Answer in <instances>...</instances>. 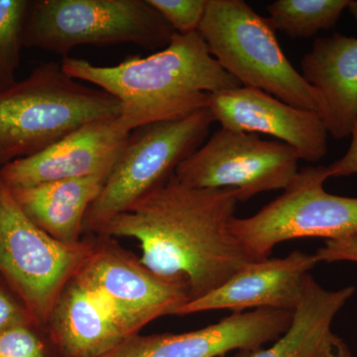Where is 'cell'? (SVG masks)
<instances>
[{
    "instance_id": "obj_1",
    "label": "cell",
    "mask_w": 357,
    "mask_h": 357,
    "mask_svg": "<svg viewBox=\"0 0 357 357\" xmlns=\"http://www.w3.org/2000/svg\"><path fill=\"white\" fill-rule=\"evenodd\" d=\"M238 203L236 189L188 187L173 176L96 234L135 239L148 269L184 281L198 299L252 261L230 232Z\"/></svg>"
},
{
    "instance_id": "obj_2",
    "label": "cell",
    "mask_w": 357,
    "mask_h": 357,
    "mask_svg": "<svg viewBox=\"0 0 357 357\" xmlns=\"http://www.w3.org/2000/svg\"><path fill=\"white\" fill-rule=\"evenodd\" d=\"M73 79L95 84L121 105L130 131L155 122L178 121L208 107V95L241 86L211 55L198 31L175 33L166 48L148 57H128L110 67L63 58Z\"/></svg>"
},
{
    "instance_id": "obj_3",
    "label": "cell",
    "mask_w": 357,
    "mask_h": 357,
    "mask_svg": "<svg viewBox=\"0 0 357 357\" xmlns=\"http://www.w3.org/2000/svg\"><path fill=\"white\" fill-rule=\"evenodd\" d=\"M121 105L100 89L43 63L0 93V167L41 152L96 119L119 116Z\"/></svg>"
},
{
    "instance_id": "obj_4",
    "label": "cell",
    "mask_w": 357,
    "mask_h": 357,
    "mask_svg": "<svg viewBox=\"0 0 357 357\" xmlns=\"http://www.w3.org/2000/svg\"><path fill=\"white\" fill-rule=\"evenodd\" d=\"M198 32L211 55L241 86L321 114V98L289 62L269 20L243 0H208Z\"/></svg>"
},
{
    "instance_id": "obj_5",
    "label": "cell",
    "mask_w": 357,
    "mask_h": 357,
    "mask_svg": "<svg viewBox=\"0 0 357 357\" xmlns=\"http://www.w3.org/2000/svg\"><path fill=\"white\" fill-rule=\"evenodd\" d=\"M175 33L148 0H35L23 45L66 58L79 46L133 44L162 50Z\"/></svg>"
},
{
    "instance_id": "obj_6",
    "label": "cell",
    "mask_w": 357,
    "mask_h": 357,
    "mask_svg": "<svg viewBox=\"0 0 357 357\" xmlns=\"http://www.w3.org/2000/svg\"><path fill=\"white\" fill-rule=\"evenodd\" d=\"M95 246L70 245L39 229L21 210L0 177V274L22 301L35 326H48L68 284Z\"/></svg>"
},
{
    "instance_id": "obj_7",
    "label": "cell",
    "mask_w": 357,
    "mask_h": 357,
    "mask_svg": "<svg viewBox=\"0 0 357 357\" xmlns=\"http://www.w3.org/2000/svg\"><path fill=\"white\" fill-rule=\"evenodd\" d=\"M215 117L208 107L178 121L155 122L129 134L100 194L89 206L84 231L105 223L165 185L204 144Z\"/></svg>"
},
{
    "instance_id": "obj_8",
    "label": "cell",
    "mask_w": 357,
    "mask_h": 357,
    "mask_svg": "<svg viewBox=\"0 0 357 357\" xmlns=\"http://www.w3.org/2000/svg\"><path fill=\"white\" fill-rule=\"evenodd\" d=\"M328 178L326 167H305L255 215L232 218L230 232L252 261L267 259L277 244L290 239L331 241L356 234L357 198L325 191Z\"/></svg>"
},
{
    "instance_id": "obj_9",
    "label": "cell",
    "mask_w": 357,
    "mask_h": 357,
    "mask_svg": "<svg viewBox=\"0 0 357 357\" xmlns=\"http://www.w3.org/2000/svg\"><path fill=\"white\" fill-rule=\"evenodd\" d=\"M300 160L296 149L282 141L220 128L178 166L174 177L198 189H236L241 203L285 190L299 172Z\"/></svg>"
},
{
    "instance_id": "obj_10",
    "label": "cell",
    "mask_w": 357,
    "mask_h": 357,
    "mask_svg": "<svg viewBox=\"0 0 357 357\" xmlns=\"http://www.w3.org/2000/svg\"><path fill=\"white\" fill-rule=\"evenodd\" d=\"M74 278L109 310L128 337L191 300L184 281L155 274L109 237L98 236Z\"/></svg>"
},
{
    "instance_id": "obj_11",
    "label": "cell",
    "mask_w": 357,
    "mask_h": 357,
    "mask_svg": "<svg viewBox=\"0 0 357 357\" xmlns=\"http://www.w3.org/2000/svg\"><path fill=\"white\" fill-rule=\"evenodd\" d=\"M130 132L121 116L88 122L41 152L0 167V177L11 190L69 178L109 177Z\"/></svg>"
},
{
    "instance_id": "obj_12",
    "label": "cell",
    "mask_w": 357,
    "mask_h": 357,
    "mask_svg": "<svg viewBox=\"0 0 357 357\" xmlns=\"http://www.w3.org/2000/svg\"><path fill=\"white\" fill-rule=\"evenodd\" d=\"M292 312L258 309L234 312L201 330L134 335L100 357H225L273 342L287 330Z\"/></svg>"
},
{
    "instance_id": "obj_13",
    "label": "cell",
    "mask_w": 357,
    "mask_h": 357,
    "mask_svg": "<svg viewBox=\"0 0 357 357\" xmlns=\"http://www.w3.org/2000/svg\"><path fill=\"white\" fill-rule=\"evenodd\" d=\"M208 107L222 128L273 136L310 163L328 153V133L321 114L292 107L260 89L238 86L210 93Z\"/></svg>"
},
{
    "instance_id": "obj_14",
    "label": "cell",
    "mask_w": 357,
    "mask_h": 357,
    "mask_svg": "<svg viewBox=\"0 0 357 357\" xmlns=\"http://www.w3.org/2000/svg\"><path fill=\"white\" fill-rule=\"evenodd\" d=\"M318 263L316 255L301 250L249 262L220 287L177 307L173 316L215 310L241 312L253 307L293 312L307 275Z\"/></svg>"
},
{
    "instance_id": "obj_15",
    "label": "cell",
    "mask_w": 357,
    "mask_h": 357,
    "mask_svg": "<svg viewBox=\"0 0 357 357\" xmlns=\"http://www.w3.org/2000/svg\"><path fill=\"white\" fill-rule=\"evenodd\" d=\"M302 77L321 100V116L335 139L351 137L357 121V38L319 37L301 61Z\"/></svg>"
},
{
    "instance_id": "obj_16",
    "label": "cell",
    "mask_w": 357,
    "mask_h": 357,
    "mask_svg": "<svg viewBox=\"0 0 357 357\" xmlns=\"http://www.w3.org/2000/svg\"><path fill=\"white\" fill-rule=\"evenodd\" d=\"M47 326L49 340L62 357H100L129 338L109 310L75 278Z\"/></svg>"
},
{
    "instance_id": "obj_17",
    "label": "cell",
    "mask_w": 357,
    "mask_h": 357,
    "mask_svg": "<svg viewBox=\"0 0 357 357\" xmlns=\"http://www.w3.org/2000/svg\"><path fill=\"white\" fill-rule=\"evenodd\" d=\"M356 287L326 290L311 274L304 287L287 330L271 347L250 351H237L238 357H331L338 337L333 333V319L351 300Z\"/></svg>"
},
{
    "instance_id": "obj_18",
    "label": "cell",
    "mask_w": 357,
    "mask_h": 357,
    "mask_svg": "<svg viewBox=\"0 0 357 357\" xmlns=\"http://www.w3.org/2000/svg\"><path fill=\"white\" fill-rule=\"evenodd\" d=\"M107 177L69 178L33 187L10 189L21 210L47 234L65 244H79L91 204Z\"/></svg>"
},
{
    "instance_id": "obj_19",
    "label": "cell",
    "mask_w": 357,
    "mask_h": 357,
    "mask_svg": "<svg viewBox=\"0 0 357 357\" xmlns=\"http://www.w3.org/2000/svg\"><path fill=\"white\" fill-rule=\"evenodd\" d=\"M349 0H276L267 6L275 31L290 38H310L337 25Z\"/></svg>"
},
{
    "instance_id": "obj_20",
    "label": "cell",
    "mask_w": 357,
    "mask_h": 357,
    "mask_svg": "<svg viewBox=\"0 0 357 357\" xmlns=\"http://www.w3.org/2000/svg\"><path fill=\"white\" fill-rule=\"evenodd\" d=\"M30 0H0V93L17 83Z\"/></svg>"
},
{
    "instance_id": "obj_21",
    "label": "cell",
    "mask_w": 357,
    "mask_h": 357,
    "mask_svg": "<svg viewBox=\"0 0 357 357\" xmlns=\"http://www.w3.org/2000/svg\"><path fill=\"white\" fill-rule=\"evenodd\" d=\"M20 324L0 332V357H62L52 344L33 328Z\"/></svg>"
},
{
    "instance_id": "obj_22",
    "label": "cell",
    "mask_w": 357,
    "mask_h": 357,
    "mask_svg": "<svg viewBox=\"0 0 357 357\" xmlns=\"http://www.w3.org/2000/svg\"><path fill=\"white\" fill-rule=\"evenodd\" d=\"M178 34L197 32L208 0H148Z\"/></svg>"
},
{
    "instance_id": "obj_23",
    "label": "cell",
    "mask_w": 357,
    "mask_h": 357,
    "mask_svg": "<svg viewBox=\"0 0 357 357\" xmlns=\"http://www.w3.org/2000/svg\"><path fill=\"white\" fill-rule=\"evenodd\" d=\"M314 255L319 262L357 263V232L342 238L326 241V245L318 249Z\"/></svg>"
},
{
    "instance_id": "obj_24",
    "label": "cell",
    "mask_w": 357,
    "mask_h": 357,
    "mask_svg": "<svg viewBox=\"0 0 357 357\" xmlns=\"http://www.w3.org/2000/svg\"><path fill=\"white\" fill-rule=\"evenodd\" d=\"M26 323L32 324V321L24 307L0 289V332L10 326Z\"/></svg>"
},
{
    "instance_id": "obj_25",
    "label": "cell",
    "mask_w": 357,
    "mask_h": 357,
    "mask_svg": "<svg viewBox=\"0 0 357 357\" xmlns=\"http://www.w3.org/2000/svg\"><path fill=\"white\" fill-rule=\"evenodd\" d=\"M351 137V145L347 153L326 167L328 178L347 177L357 174V121Z\"/></svg>"
},
{
    "instance_id": "obj_26",
    "label": "cell",
    "mask_w": 357,
    "mask_h": 357,
    "mask_svg": "<svg viewBox=\"0 0 357 357\" xmlns=\"http://www.w3.org/2000/svg\"><path fill=\"white\" fill-rule=\"evenodd\" d=\"M331 357H356L352 354L349 345L345 344L344 340L340 338L338 340L337 345H335V351H333L332 356Z\"/></svg>"
},
{
    "instance_id": "obj_27",
    "label": "cell",
    "mask_w": 357,
    "mask_h": 357,
    "mask_svg": "<svg viewBox=\"0 0 357 357\" xmlns=\"http://www.w3.org/2000/svg\"><path fill=\"white\" fill-rule=\"evenodd\" d=\"M347 9H349V13H351V15L354 16V20H356L357 22V1H352V0L351 1V0H349Z\"/></svg>"
},
{
    "instance_id": "obj_28",
    "label": "cell",
    "mask_w": 357,
    "mask_h": 357,
    "mask_svg": "<svg viewBox=\"0 0 357 357\" xmlns=\"http://www.w3.org/2000/svg\"><path fill=\"white\" fill-rule=\"evenodd\" d=\"M225 357H238V356H237V352H234V356H225Z\"/></svg>"
}]
</instances>
